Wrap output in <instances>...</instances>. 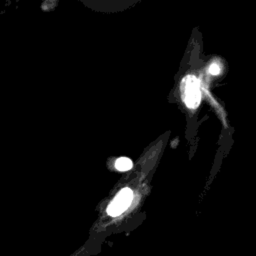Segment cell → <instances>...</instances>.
<instances>
[{
  "label": "cell",
  "mask_w": 256,
  "mask_h": 256,
  "mask_svg": "<svg viewBox=\"0 0 256 256\" xmlns=\"http://www.w3.org/2000/svg\"><path fill=\"white\" fill-rule=\"evenodd\" d=\"M183 100L189 108H196L201 100L199 83L195 76L189 75L182 82Z\"/></svg>",
  "instance_id": "obj_1"
},
{
  "label": "cell",
  "mask_w": 256,
  "mask_h": 256,
  "mask_svg": "<svg viewBox=\"0 0 256 256\" xmlns=\"http://www.w3.org/2000/svg\"><path fill=\"white\" fill-rule=\"evenodd\" d=\"M133 193L131 189L124 188L122 189L117 196L114 198V200L111 202V204L107 208V213L111 216H118L123 211H125L128 206L130 205L132 201Z\"/></svg>",
  "instance_id": "obj_2"
},
{
  "label": "cell",
  "mask_w": 256,
  "mask_h": 256,
  "mask_svg": "<svg viewBox=\"0 0 256 256\" xmlns=\"http://www.w3.org/2000/svg\"><path fill=\"white\" fill-rule=\"evenodd\" d=\"M115 167L119 171H127L132 168V161L126 157H120L115 162Z\"/></svg>",
  "instance_id": "obj_3"
},
{
  "label": "cell",
  "mask_w": 256,
  "mask_h": 256,
  "mask_svg": "<svg viewBox=\"0 0 256 256\" xmlns=\"http://www.w3.org/2000/svg\"><path fill=\"white\" fill-rule=\"evenodd\" d=\"M209 72H210L211 74H213V75H217V74L220 72V68H219V66H218L216 63H214V64H212V65L210 66Z\"/></svg>",
  "instance_id": "obj_4"
}]
</instances>
